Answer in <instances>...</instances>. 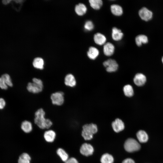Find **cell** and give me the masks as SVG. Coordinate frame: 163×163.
<instances>
[{
    "label": "cell",
    "instance_id": "1",
    "mask_svg": "<svg viewBox=\"0 0 163 163\" xmlns=\"http://www.w3.org/2000/svg\"><path fill=\"white\" fill-rule=\"evenodd\" d=\"M46 113L42 108L38 109L34 114V123L41 129H48L53 125L52 120L45 117Z\"/></svg>",
    "mask_w": 163,
    "mask_h": 163
},
{
    "label": "cell",
    "instance_id": "2",
    "mask_svg": "<svg viewBox=\"0 0 163 163\" xmlns=\"http://www.w3.org/2000/svg\"><path fill=\"white\" fill-rule=\"evenodd\" d=\"M97 130V126L95 124H86L82 126V135L85 140H90L92 138L93 134L96 133Z\"/></svg>",
    "mask_w": 163,
    "mask_h": 163
},
{
    "label": "cell",
    "instance_id": "3",
    "mask_svg": "<svg viewBox=\"0 0 163 163\" xmlns=\"http://www.w3.org/2000/svg\"><path fill=\"white\" fill-rule=\"evenodd\" d=\"M140 147V145L138 142L135 139L132 138L127 139L124 144L125 150L130 152L139 150Z\"/></svg>",
    "mask_w": 163,
    "mask_h": 163
},
{
    "label": "cell",
    "instance_id": "4",
    "mask_svg": "<svg viewBox=\"0 0 163 163\" xmlns=\"http://www.w3.org/2000/svg\"><path fill=\"white\" fill-rule=\"evenodd\" d=\"M50 98L53 105L58 106H62L65 101L64 93L61 91L55 92L51 94Z\"/></svg>",
    "mask_w": 163,
    "mask_h": 163
},
{
    "label": "cell",
    "instance_id": "5",
    "mask_svg": "<svg viewBox=\"0 0 163 163\" xmlns=\"http://www.w3.org/2000/svg\"><path fill=\"white\" fill-rule=\"evenodd\" d=\"M106 71L109 73L116 72L118 69L119 66L116 61L112 59H109L104 61L103 63Z\"/></svg>",
    "mask_w": 163,
    "mask_h": 163
},
{
    "label": "cell",
    "instance_id": "6",
    "mask_svg": "<svg viewBox=\"0 0 163 163\" xmlns=\"http://www.w3.org/2000/svg\"><path fill=\"white\" fill-rule=\"evenodd\" d=\"M13 85L11 77L8 74H4L0 78V88L1 89L6 90L8 86L12 87Z\"/></svg>",
    "mask_w": 163,
    "mask_h": 163
},
{
    "label": "cell",
    "instance_id": "7",
    "mask_svg": "<svg viewBox=\"0 0 163 163\" xmlns=\"http://www.w3.org/2000/svg\"><path fill=\"white\" fill-rule=\"evenodd\" d=\"M43 88L32 82H28L26 87L27 90L29 92L34 94H38L41 92L43 91Z\"/></svg>",
    "mask_w": 163,
    "mask_h": 163
},
{
    "label": "cell",
    "instance_id": "8",
    "mask_svg": "<svg viewBox=\"0 0 163 163\" xmlns=\"http://www.w3.org/2000/svg\"><path fill=\"white\" fill-rule=\"evenodd\" d=\"M139 17L142 20L148 21L150 20L152 17V12L147 8L143 7L139 12Z\"/></svg>",
    "mask_w": 163,
    "mask_h": 163
},
{
    "label": "cell",
    "instance_id": "9",
    "mask_svg": "<svg viewBox=\"0 0 163 163\" xmlns=\"http://www.w3.org/2000/svg\"><path fill=\"white\" fill-rule=\"evenodd\" d=\"M111 126L113 130L118 133L123 130L125 128V124L120 118H117L111 123Z\"/></svg>",
    "mask_w": 163,
    "mask_h": 163
},
{
    "label": "cell",
    "instance_id": "10",
    "mask_svg": "<svg viewBox=\"0 0 163 163\" xmlns=\"http://www.w3.org/2000/svg\"><path fill=\"white\" fill-rule=\"evenodd\" d=\"M65 85L70 88H74L77 84V81L75 76L71 73L67 74L64 79Z\"/></svg>",
    "mask_w": 163,
    "mask_h": 163
},
{
    "label": "cell",
    "instance_id": "11",
    "mask_svg": "<svg viewBox=\"0 0 163 163\" xmlns=\"http://www.w3.org/2000/svg\"><path fill=\"white\" fill-rule=\"evenodd\" d=\"M94 149L93 146L90 144L87 143L83 144L81 146L80 151L81 153L85 156L92 155Z\"/></svg>",
    "mask_w": 163,
    "mask_h": 163
},
{
    "label": "cell",
    "instance_id": "12",
    "mask_svg": "<svg viewBox=\"0 0 163 163\" xmlns=\"http://www.w3.org/2000/svg\"><path fill=\"white\" fill-rule=\"evenodd\" d=\"M133 80L134 84L136 85L141 86L145 84L146 81V78L143 74L138 73L135 75Z\"/></svg>",
    "mask_w": 163,
    "mask_h": 163
},
{
    "label": "cell",
    "instance_id": "13",
    "mask_svg": "<svg viewBox=\"0 0 163 163\" xmlns=\"http://www.w3.org/2000/svg\"><path fill=\"white\" fill-rule=\"evenodd\" d=\"M32 64L34 68L36 69L42 70L44 69V62L41 58L37 57L35 58Z\"/></svg>",
    "mask_w": 163,
    "mask_h": 163
},
{
    "label": "cell",
    "instance_id": "14",
    "mask_svg": "<svg viewBox=\"0 0 163 163\" xmlns=\"http://www.w3.org/2000/svg\"><path fill=\"white\" fill-rule=\"evenodd\" d=\"M114 49V45L111 43L108 42L105 43L104 45L103 52L106 56H110L113 54Z\"/></svg>",
    "mask_w": 163,
    "mask_h": 163
},
{
    "label": "cell",
    "instance_id": "15",
    "mask_svg": "<svg viewBox=\"0 0 163 163\" xmlns=\"http://www.w3.org/2000/svg\"><path fill=\"white\" fill-rule=\"evenodd\" d=\"M43 136L45 140L47 142H53L56 137V133L53 130L50 129L46 131L44 134Z\"/></svg>",
    "mask_w": 163,
    "mask_h": 163
},
{
    "label": "cell",
    "instance_id": "16",
    "mask_svg": "<svg viewBox=\"0 0 163 163\" xmlns=\"http://www.w3.org/2000/svg\"><path fill=\"white\" fill-rule=\"evenodd\" d=\"M21 128L25 133H30L33 129V126L32 123L28 120H24L21 123Z\"/></svg>",
    "mask_w": 163,
    "mask_h": 163
},
{
    "label": "cell",
    "instance_id": "17",
    "mask_svg": "<svg viewBox=\"0 0 163 163\" xmlns=\"http://www.w3.org/2000/svg\"><path fill=\"white\" fill-rule=\"evenodd\" d=\"M123 91L124 96L128 98L131 97L134 94V90L133 86L130 84L125 85L123 88Z\"/></svg>",
    "mask_w": 163,
    "mask_h": 163
},
{
    "label": "cell",
    "instance_id": "18",
    "mask_svg": "<svg viewBox=\"0 0 163 163\" xmlns=\"http://www.w3.org/2000/svg\"><path fill=\"white\" fill-rule=\"evenodd\" d=\"M94 40L96 44L99 45H101L105 43L106 38L103 34L100 33H97L94 34Z\"/></svg>",
    "mask_w": 163,
    "mask_h": 163
},
{
    "label": "cell",
    "instance_id": "19",
    "mask_svg": "<svg viewBox=\"0 0 163 163\" xmlns=\"http://www.w3.org/2000/svg\"><path fill=\"white\" fill-rule=\"evenodd\" d=\"M123 36V34L120 29L113 27L112 29V37L114 40L118 41L121 40Z\"/></svg>",
    "mask_w": 163,
    "mask_h": 163
},
{
    "label": "cell",
    "instance_id": "20",
    "mask_svg": "<svg viewBox=\"0 0 163 163\" xmlns=\"http://www.w3.org/2000/svg\"><path fill=\"white\" fill-rule=\"evenodd\" d=\"M99 54L98 50L96 48L91 46L88 50L87 54L88 58L94 60L98 56Z\"/></svg>",
    "mask_w": 163,
    "mask_h": 163
},
{
    "label": "cell",
    "instance_id": "21",
    "mask_svg": "<svg viewBox=\"0 0 163 163\" xmlns=\"http://www.w3.org/2000/svg\"><path fill=\"white\" fill-rule=\"evenodd\" d=\"M87 8L86 6L82 3H79L76 5L75 11L76 14L79 16L84 15L86 12Z\"/></svg>",
    "mask_w": 163,
    "mask_h": 163
},
{
    "label": "cell",
    "instance_id": "22",
    "mask_svg": "<svg viewBox=\"0 0 163 163\" xmlns=\"http://www.w3.org/2000/svg\"><path fill=\"white\" fill-rule=\"evenodd\" d=\"M110 10L112 13L116 16H120L123 13L122 8L118 5H112L110 6Z\"/></svg>",
    "mask_w": 163,
    "mask_h": 163
},
{
    "label": "cell",
    "instance_id": "23",
    "mask_svg": "<svg viewBox=\"0 0 163 163\" xmlns=\"http://www.w3.org/2000/svg\"><path fill=\"white\" fill-rule=\"evenodd\" d=\"M136 136L138 140L142 143L146 142L148 139L147 134L144 130L138 131L136 134Z\"/></svg>",
    "mask_w": 163,
    "mask_h": 163
},
{
    "label": "cell",
    "instance_id": "24",
    "mask_svg": "<svg viewBox=\"0 0 163 163\" xmlns=\"http://www.w3.org/2000/svg\"><path fill=\"white\" fill-rule=\"evenodd\" d=\"M148 41L147 37L144 35L141 34L136 37L135 38V42L136 44L138 46H141L142 43H146Z\"/></svg>",
    "mask_w": 163,
    "mask_h": 163
},
{
    "label": "cell",
    "instance_id": "25",
    "mask_svg": "<svg viewBox=\"0 0 163 163\" xmlns=\"http://www.w3.org/2000/svg\"><path fill=\"white\" fill-rule=\"evenodd\" d=\"M56 153L63 161L65 162L69 158L67 153L63 149L59 148L57 149Z\"/></svg>",
    "mask_w": 163,
    "mask_h": 163
},
{
    "label": "cell",
    "instance_id": "26",
    "mask_svg": "<svg viewBox=\"0 0 163 163\" xmlns=\"http://www.w3.org/2000/svg\"><path fill=\"white\" fill-rule=\"evenodd\" d=\"M100 161L101 163H113L114 159L111 155L105 153L102 155Z\"/></svg>",
    "mask_w": 163,
    "mask_h": 163
},
{
    "label": "cell",
    "instance_id": "27",
    "mask_svg": "<svg viewBox=\"0 0 163 163\" xmlns=\"http://www.w3.org/2000/svg\"><path fill=\"white\" fill-rule=\"evenodd\" d=\"M31 159V157L28 154L24 153L19 156L18 163H30Z\"/></svg>",
    "mask_w": 163,
    "mask_h": 163
},
{
    "label": "cell",
    "instance_id": "28",
    "mask_svg": "<svg viewBox=\"0 0 163 163\" xmlns=\"http://www.w3.org/2000/svg\"><path fill=\"white\" fill-rule=\"evenodd\" d=\"M89 2L91 6L95 10L100 9L103 4L101 0H90Z\"/></svg>",
    "mask_w": 163,
    "mask_h": 163
},
{
    "label": "cell",
    "instance_id": "29",
    "mask_svg": "<svg viewBox=\"0 0 163 163\" xmlns=\"http://www.w3.org/2000/svg\"><path fill=\"white\" fill-rule=\"evenodd\" d=\"M84 27L86 30L90 31L93 29L94 25L91 21H88L85 22Z\"/></svg>",
    "mask_w": 163,
    "mask_h": 163
},
{
    "label": "cell",
    "instance_id": "30",
    "mask_svg": "<svg viewBox=\"0 0 163 163\" xmlns=\"http://www.w3.org/2000/svg\"><path fill=\"white\" fill-rule=\"evenodd\" d=\"M65 163H78L77 159L74 158H69Z\"/></svg>",
    "mask_w": 163,
    "mask_h": 163
},
{
    "label": "cell",
    "instance_id": "31",
    "mask_svg": "<svg viewBox=\"0 0 163 163\" xmlns=\"http://www.w3.org/2000/svg\"><path fill=\"white\" fill-rule=\"evenodd\" d=\"M5 104L6 102L4 99L2 98H0V109L4 108Z\"/></svg>",
    "mask_w": 163,
    "mask_h": 163
},
{
    "label": "cell",
    "instance_id": "32",
    "mask_svg": "<svg viewBox=\"0 0 163 163\" xmlns=\"http://www.w3.org/2000/svg\"><path fill=\"white\" fill-rule=\"evenodd\" d=\"M122 163H135L134 161L130 158H127L124 159Z\"/></svg>",
    "mask_w": 163,
    "mask_h": 163
},
{
    "label": "cell",
    "instance_id": "33",
    "mask_svg": "<svg viewBox=\"0 0 163 163\" xmlns=\"http://www.w3.org/2000/svg\"><path fill=\"white\" fill-rule=\"evenodd\" d=\"M10 1V0H4L2 1V2L4 4H7L9 3Z\"/></svg>",
    "mask_w": 163,
    "mask_h": 163
},
{
    "label": "cell",
    "instance_id": "34",
    "mask_svg": "<svg viewBox=\"0 0 163 163\" xmlns=\"http://www.w3.org/2000/svg\"><path fill=\"white\" fill-rule=\"evenodd\" d=\"M162 62L163 63V57H162Z\"/></svg>",
    "mask_w": 163,
    "mask_h": 163
}]
</instances>
